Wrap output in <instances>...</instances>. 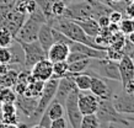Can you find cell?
Segmentation results:
<instances>
[{
    "label": "cell",
    "mask_w": 134,
    "mask_h": 128,
    "mask_svg": "<svg viewBox=\"0 0 134 128\" xmlns=\"http://www.w3.org/2000/svg\"><path fill=\"white\" fill-rule=\"evenodd\" d=\"M96 116L100 121L101 127L103 128L108 127L111 123L129 126V120H127V117H124L122 113L117 112V110L114 108L113 103H112V99L100 100Z\"/></svg>",
    "instance_id": "obj_1"
},
{
    "label": "cell",
    "mask_w": 134,
    "mask_h": 128,
    "mask_svg": "<svg viewBox=\"0 0 134 128\" xmlns=\"http://www.w3.org/2000/svg\"><path fill=\"white\" fill-rule=\"evenodd\" d=\"M58 84H59V79H55V78H51V79H48L47 81H44L42 94H41V96L38 97V103H37L36 110H35L32 115L29 117L30 120H31V122L40 121L42 115H43L46 112V110L48 108L49 103L54 100Z\"/></svg>",
    "instance_id": "obj_2"
},
{
    "label": "cell",
    "mask_w": 134,
    "mask_h": 128,
    "mask_svg": "<svg viewBox=\"0 0 134 128\" xmlns=\"http://www.w3.org/2000/svg\"><path fill=\"white\" fill-rule=\"evenodd\" d=\"M89 69L93 71L97 76H101L103 79H110L114 81L121 83V75L118 69V62L108 59V58H91Z\"/></svg>",
    "instance_id": "obj_3"
},
{
    "label": "cell",
    "mask_w": 134,
    "mask_h": 128,
    "mask_svg": "<svg viewBox=\"0 0 134 128\" xmlns=\"http://www.w3.org/2000/svg\"><path fill=\"white\" fill-rule=\"evenodd\" d=\"M20 46L21 51L24 53V65L25 68H32L37 62L47 58V52H46L38 41L33 42H21L15 41Z\"/></svg>",
    "instance_id": "obj_4"
},
{
    "label": "cell",
    "mask_w": 134,
    "mask_h": 128,
    "mask_svg": "<svg viewBox=\"0 0 134 128\" xmlns=\"http://www.w3.org/2000/svg\"><path fill=\"white\" fill-rule=\"evenodd\" d=\"M80 90L75 87L70 91L66 100L64 102V110L66 111V116L69 118V123L71 128H80V123L82 120V113L77 106V97H79Z\"/></svg>",
    "instance_id": "obj_5"
},
{
    "label": "cell",
    "mask_w": 134,
    "mask_h": 128,
    "mask_svg": "<svg viewBox=\"0 0 134 128\" xmlns=\"http://www.w3.org/2000/svg\"><path fill=\"white\" fill-rule=\"evenodd\" d=\"M40 27H41V24H38V22H36L35 20L29 17L24 22V25L21 26V29L17 31L16 36H15V41H21V42L37 41Z\"/></svg>",
    "instance_id": "obj_6"
},
{
    "label": "cell",
    "mask_w": 134,
    "mask_h": 128,
    "mask_svg": "<svg viewBox=\"0 0 134 128\" xmlns=\"http://www.w3.org/2000/svg\"><path fill=\"white\" fill-rule=\"evenodd\" d=\"M112 103L119 113L134 115V94H127L122 90L121 94L112 95Z\"/></svg>",
    "instance_id": "obj_7"
},
{
    "label": "cell",
    "mask_w": 134,
    "mask_h": 128,
    "mask_svg": "<svg viewBox=\"0 0 134 128\" xmlns=\"http://www.w3.org/2000/svg\"><path fill=\"white\" fill-rule=\"evenodd\" d=\"M98 102H100V99L93 95L92 92H87V91H80L79 92L77 106H79V110L82 113V116L96 113L98 108Z\"/></svg>",
    "instance_id": "obj_8"
},
{
    "label": "cell",
    "mask_w": 134,
    "mask_h": 128,
    "mask_svg": "<svg viewBox=\"0 0 134 128\" xmlns=\"http://www.w3.org/2000/svg\"><path fill=\"white\" fill-rule=\"evenodd\" d=\"M74 76H75V74L68 73L66 76L59 79V84H58L54 100H57L58 102H60L62 105H64L65 100H66L68 95L70 94V91L76 87L75 86V81H74Z\"/></svg>",
    "instance_id": "obj_9"
},
{
    "label": "cell",
    "mask_w": 134,
    "mask_h": 128,
    "mask_svg": "<svg viewBox=\"0 0 134 128\" xmlns=\"http://www.w3.org/2000/svg\"><path fill=\"white\" fill-rule=\"evenodd\" d=\"M31 75L36 80L47 81L48 79L52 78V75H53V63L49 60L48 58L37 62L31 68Z\"/></svg>",
    "instance_id": "obj_10"
},
{
    "label": "cell",
    "mask_w": 134,
    "mask_h": 128,
    "mask_svg": "<svg viewBox=\"0 0 134 128\" xmlns=\"http://www.w3.org/2000/svg\"><path fill=\"white\" fill-rule=\"evenodd\" d=\"M118 69L121 75V84L123 87L128 81L134 79V59L124 54L118 62Z\"/></svg>",
    "instance_id": "obj_11"
},
{
    "label": "cell",
    "mask_w": 134,
    "mask_h": 128,
    "mask_svg": "<svg viewBox=\"0 0 134 128\" xmlns=\"http://www.w3.org/2000/svg\"><path fill=\"white\" fill-rule=\"evenodd\" d=\"M90 91L95 96H97L100 100L112 99V90H111V87L108 86V84L106 83L105 79L101 78V76H97V75L92 76Z\"/></svg>",
    "instance_id": "obj_12"
},
{
    "label": "cell",
    "mask_w": 134,
    "mask_h": 128,
    "mask_svg": "<svg viewBox=\"0 0 134 128\" xmlns=\"http://www.w3.org/2000/svg\"><path fill=\"white\" fill-rule=\"evenodd\" d=\"M69 53H70V49L68 44H65L63 42H54L49 47L48 52H47V58L52 63L63 62V60H66Z\"/></svg>",
    "instance_id": "obj_13"
},
{
    "label": "cell",
    "mask_w": 134,
    "mask_h": 128,
    "mask_svg": "<svg viewBox=\"0 0 134 128\" xmlns=\"http://www.w3.org/2000/svg\"><path fill=\"white\" fill-rule=\"evenodd\" d=\"M37 103H38V99H36V97H29V96H25L24 94L22 95H16L15 105L27 117H30L33 113V111L36 110Z\"/></svg>",
    "instance_id": "obj_14"
},
{
    "label": "cell",
    "mask_w": 134,
    "mask_h": 128,
    "mask_svg": "<svg viewBox=\"0 0 134 128\" xmlns=\"http://www.w3.org/2000/svg\"><path fill=\"white\" fill-rule=\"evenodd\" d=\"M37 41L40 42V44L42 46V48L48 52L49 47L54 43V37H53V29L52 26L48 24H42L38 31V37Z\"/></svg>",
    "instance_id": "obj_15"
},
{
    "label": "cell",
    "mask_w": 134,
    "mask_h": 128,
    "mask_svg": "<svg viewBox=\"0 0 134 128\" xmlns=\"http://www.w3.org/2000/svg\"><path fill=\"white\" fill-rule=\"evenodd\" d=\"M73 21H75L77 25L85 31L86 35H89L91 37H96L100 33V31H101V27L98 26L97 20L93 19V17L85 19V20H73Z\"/></svg>",
    "instance_id": "obj_16"
},
{
    "label": "cell",
    "mask_w": 134,
    "mask_h": 128,
    "mask_svg": "<svg viewBox=\"0 0 134 128\" xmlns=\"http://www.w3.org/2000/svg\"><path fill=\"white\" fill-rule=\"evenodd\" d=\"M30 78H31V71L24 70L22 73L17 75L16 83L14 84V91L16 92V95H22L26 90V87L30 83Z\"/></svg>",
    "instance_id": "obj_17"
},
{
    "label": "cell",
    "mask_w": 134,
    "mask_h": 128,
    "mask_svg": "<svg viewBox=\"0 0 134 128\" xmlns=\"http://www.w3.org/2000/svg\"><path fill=\"white\" fill-rule=\"evenodd\" d=\"M91 80H92V75H90L87 71H84V73H80V74H75V76H74L75 86L80 91H90Z\"/></svg>",
    "instance_id": "obj_18"
},
{
    "label": "cell",
    "mask_w": 134,
    "mask_h": 128,
    "mask_svg": "<svg viewBox=\"0 0 134 128\" xmlns=\"http://www.w3.org/2000/svg\"><path fill=\"white\" fill-rule=\"evenodd\" d=\"M90 63H91V58H85L81 60L68 63V70H69V73H73V74H80V73H84L89 69Z\"/></svg>",
    "instance_id": "obj_19"
},
{
    "label": "cell",
    "mask_w": 134,
    "mask_h": 128,
    "mask_svg": "<svg viewBox=\"0 0 134 128\" xmlns=\"http://www.w3.org/2000/svg\"><path fill=\"white\" fill-rule=\"evenodd\" d=\"M47 115L51 120H55L59 117L64 116V105H62L60 102H58L57 100H53L52 102L49 103L48 108L46 110Z\"/></svg>",
    "instance_id": "obj_20"
},
{
    "label": "cell",
    "mask_w": 134,
    "mask_h": 128,
    "mask_svg": "<svg viewBox=\"0 0 134 128\" xmlns=\"http://www.w3.org/2000/svg\"><path fill=\"white\" fill-rule=\"evenodd\" d=\"M68 73H69V70H68V62H66V60L53 63V75H52V78H55V79L64 78V76L68 75Z\"/></svg>",
    "instance_id": "obj_21"
},
{
    "label": "cell",
    "mask_w": 134,
    "mask_h": 128,
    "mask_svg": "<svg viewBox=\"0 0 134 128\" xmlns=\"http://www.w3.org/2000/svg\"><path fill=\"white\" fill-rule=\"evenodd\" d=\"M100 121H98L96 113H91V115H84L82 116L80 128H100Z\"/></svg>",
    "instance_id": "obj_22"
},
{
    "label": "cell",
    "mask_w": 134,
    "mask_h": 128,
    "mask_svg": "<svg viewBox=\"0 0 134 128\" xmlns=\"http://www.w3.org/2000/svg\"><path fill=\"white\" fill-rule=\"evenodd\" d=\"M15 42V37L6 27H0V47H10Z\"/></svg>",
    "instance_id": "obj_23"
},
{
    "label": "cell",
    "mask_w": 134,
    "mask_h": 128,
    "mask_svg": "<svg viewBox=\"0 0 134 128\" xmlns=\"http://www.w3.org/2000/svg\"><path fill=\"white\" fill-rule=\"evenodd\" d=\"M65 10H66V4L62 0H52L51 4V13L54 17H63Z\"/></svg>",
    "instance_id": "obj_24"
},
{
    "label": "cell",
    "mask_w": 134,
    "mask_h": 128,
    "mask_svg": "<svg viewBox=\"0 0 134 128\" xmlns=\"http://www.w3.org/2000/svg\"><path fill=\"white\" fill-rule=\"evenodd\" d=\"M16 92L10 87H5L0 91V102L1 103H15Z\"/></svg>",
    "instance_id": "obj_25"
},
{
    "label": "cell",
    "mask_w": 134,
    "mask_h": 128,
    "mask_svg": "<svg viewBox=\"0 0 134 128\" xmlns=\"http://www.w3.org/2000/svg\"><path fill=\"white\" fill-rule=\"evenodd\" d=\"M119 25V31L128 36L129 33H132L134 31V19H130V17H123L122 21L118 24Z\"/></svg>",
    "instance_id": "obj_26"
},
{
    "label": "cell",
    "mask_w": 134,
    "mask_h": 128,
    "mask_svg": "<svg viewBox=\"0 0 134 128\" xmlns=\"http://www.w3.org/2000/svg\"><path fill=\"white\" fill-rule=\"evenodd\" d=\"M106 53H107V58H108V59H112V60L119 62V59L124 55V51L116 49V48H113V47L108 46V47H107V49H106Z\"/></svg>",
    "instance_id": "obj_27"
},
{
    "label": "cell",
    "mask_w": 134,
    "mask_h": 128,
    "mask_svg": "<svg viewBox=\"0 0 134 128\" xmlns=\"http://www.w3.org/2000/svg\"><path fill=\"white\" fill-rule=\"evenodd\" d=\"M30 19H32V20H35L36 22H38V24H47V19H46L44 14H43V11L41 10V8L40 6H37V9L33 11V13H31L29 15Z\"/></svg>",
    "instance_id": "obj_28"
},
{
    "label": "cell",
    "mask_w": 134,
    "mask_h": 128,
    "mask_svg": "<svg viewBox=\"0 0 134 128\" xmlns=\"http://www.w3.org/2000/svg\"><path fill=\"white\" fill-rule=\"evenodd\" d=\"M1 122L4 124H11V123H19L16 113H3Z\"/></svg>",
    "instance_id": "obj_29"
},
{
    "label": "cell",
    "mask_w": 134,
    "mask_h": 128,
    "mask_svg": "<svg viewBox=\"0 0 134 128\" xmlns=\"http://www.w3.org/2000/svg\"><path fill=\"white\" fill-rule=\"evenodd\" d=\"M85 58H89L87 55H85L84 53H80V52H70L68 58H66V62L68 63H73L76 62V60H81V59H85Z\"/></svg>",
    "instance_id": "obj_30"
},
{
    "label": "cell",
    "mask_w": 134,
    "mask_h": 128,
    "mask_svg": "<svg viewBox=\"0 0 134 128\" xmlns=\"http://www.w3.org/2000/svg\"><path fill=\"white\" fill-rule=\"evenodd\" d=\"M108 17H110V21L112 24H119L123 19V13L117 11V10H112L110 15H108Z\"/></svg>",
    "instance_id": "obj_31"
},
{
    "label": "cell",
    "mask_w": 134,
    "mask_h": 128,
    "mask_svg": "<svg viewBox=\"0 0 134 128\" xmlns=\"http://www.w3.org/2000/svg\"><path fill=\"white\" fill-rule=\"evenodd\" d=\"M68 124H66V121H65L64 117H59V118H55V120H52L51 122V128H66Z\"/></svg>",
    "instance_id": "obj_32"
},
{
    "label": "cell",
    "mask_w": 134,
    "mask_h": 128,
    "mask_svg": "<svg viewBox=\"0 0 134 128\" xmlns=\"http://www.w3.org/2000/svg\"><path fill=\"white\" fill-rule=\"evenodd\" d=\"M96 20H97L98 26H100L101 29H106V27H108V25L111 24V21H110V17H108V15H101V16L97 17Z\"/></svg>",
    "instance_id": "obj_33"
},
{
    "label": "cell",
    "mask_w": 134,
    "mask_h": 128,
    "mask_svg": "<svg viewBox=\"0 0 134 128\" xmlns=\"http://www.w3.org/2000/svg\"><path fill=\"white\" fill-rule=\"evenodd\" d=\"M37 6H38V4H37L36 0H27L26 1V13H27V15L33 13L37 9Z\"/></svg>",
    "instance_id": "obj_34"
},
{
    "label": "cell",
    "mask_w": 134,
    "mask_h": 128,
    "mask_svg": "<svg viewBox=\"0 0 134 128\" xmlns=\"http://www.w3.org/2000/svg\"><path fill=\"white\" fill-rule=\"evenodd\" d=\"M124 14H126V17L134 19V1H129L128 3L126 10H124Z\"/></svg>",
    "instance_id": "obj_35"
},
{
    "label": "cell",
    "mask_w": 134,
    "mask_h": 128,
    "mask_svg": "<svg viewBox=\"0 0 134 128\" xmlns=\"http://www.w3.org/2000/svg\"><path fill=\"white\" fill-rule=\"evenodd\" d=\"M127 40H128L129 42H132V43L134 44V31H133L132 33H129L128 36H127Z\"/></svg>",
    "instance_id": "obj_36"
},
{
    "label": "cell",
    "mask_w": 134,
    "mask_h": 128,
    "mask_svg": "<svg viewBox=\"0 0 134 128\" xmlns=\"http://www.w3.org/2000/svg\"><path fill=\"white\" fill-rule=\"evenodd\" d=\"M16 0H0V4H14Z\"/></svg>",
    "instance_id": "obj_37"
},
{
    "label": "cell",
    "mask_w": 134,
    "mask_h": 128,
    "mask_svg": "<svg viewBox=\"0 0 134 128\" xmlns=\"http://www.w3.org/2000/svg\"><path fill=\"white\" fill-rule=\"evenodd\" d=\"M4 128H19L17 123H11V124H5Z\"/></svg>",
    "instance_id": "obj_38"
},
{
    "label": "cell",
    "mask_w": 134,
    "mask_h": 128,
    "mask_svg": "<svg viewBox=\"0 0 134 128\" xmlns=\"http://www.w3.org/2000/svg\"><path fill=\"white\" fill-rule=\"evenodd\" d=\"M30 128H47V127H43V126H41V124H35V126H31Z\"/></svg>",
    "instance_id": "obj_39"
},
{
    "label": "cell",
    "mask_w": 134,
    "mask_h": 128,
    "mask_svg": "<svg viewBox=\"0 0 134 128\" xmlns=\"http://www.w3.org/2000/svg\"><path fill=\"white\" fill-rule=\"evenodd\" d=\"M1 117H3V111H1V106H0V120H1Z\"/></svg>",
    "instance_id": "obj_40"
},
{
    "label": "cell",
    "mask_w": 134,
    "mask_h": 128,
    "mask_svg": "<svg viewBox=\"0 0 134 128\" xmlns=\"http://www.w3.org/2000/svg\"><path fill=\"white\" fill-rule=\"evenodd\" d=\"M113 3H119V1H122V0H112Z\"/></svg>",
    "instance_id": "obj_41"
},
{
    "label": "cell",
    "mask_w": 134,
    "mask_h": 128,
    "mask_svg": "<svg viewBox=\"0 0 134 128\" xmlns=\"http://www.w3.org/2000/svg\"><path fill=\"white\" fill-rule=\"evenodd\" d=\"M128 1H134V0H128Z\"/></svg>",
    "instance_id": "obj_42"
},
{
    "label": "cell",
    "mask_w": 134,
    "mask_h": 128,
    "mask_svg": "<svg viewBox=\"0 0 134 128\" xmlns=\"http://www.w3.org/2000/svg\"><path fill=\"white\" fill-rule=\"evenodd\" d=\"M100 128H103V127H100Z\"/></svg>",
    "instance_id": "obj_43"
},
{
    "label": "cell",
    "mask_w": 134,
    "mask_h": 128,
    "mask_svg": "<svg viewBox=\"0 0 134 128\" xmlns=\"http://www.w3.org/2000/svg\"><path fill=\"white\" fill-rule=\"evenodd\" d=\"M0 27H1V26H0Z\"/></svg>",
    "instance_id": "obj_44"
},
{
    "label": "cell",
    "mask_w": 134,
    "mask_h": 128,
    "mask_svg": "<svg viewBox=\"0 0 134 128\" xmlns=\"http://www.w3.org/2000/svg\"><path fill=\"white\" fill-rule=\"evenodd\" d=\"M29 128H30V127H29Z\"/></svg>",
    "instance_id": "obj_45"
},
{
    "label": "cell",
    "mask_w": 134,
    "mask_h": 128,
    "mask_svg": "<svg viewBox=\"0 0 134 128\" xmlns=\"http://www.w3.org/2000/svg\"><path fill=\"white\" fill-rule=\"evenodd\" d=\"M113 128H114V127H113Z\"/></svg>",
    "instance_id": "obj_46"
}]
</instances>
